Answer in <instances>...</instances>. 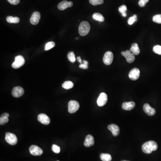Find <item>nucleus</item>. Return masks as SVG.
<instances>
[{
    "instance_id": "f257e3e1",
    "label": "nucleus",
    "mask_w": 161,
    "mask_h": 161,
    "mask_svg": "<svg viewBox=\"0 0 161 161\" xmlns=\"http://www.w3.org/2000/svg\"><path fill=\"white\" fill-rule=\"evenodd\" d=\"M157 148L158 145L153 140H150L145 143L143 145L142 149L144 153L146 154H150L153 151L156 150Z\"/></svg>"
},
{
    "instance_id": "f03ea898",
    "label": "nucleus",
    "mask_w": 161,
    "mask_h": 161,
    "mask_svg": "<svg viewBox=\"0 0 161 161\" xmlns=\"http://www.w3.org/2000/svg\"><path fill=\"white\" fill-rule=\"evenodd\" d=\"M90 26V24L87 21H83L80 23L79 26L78 31L80 36H84L89 33Z\"/></svg>"
},
{
    "instance_id": "7ed1b4c3",
    "label": "nucleus",
    "mask_w": 161,
    "mask_h": 161,
    "mask_svg": "<svg viewBox=\"0 0 161 161\" xmlns=\"http://www.w3.org/2000/svg\"><path fill=\"white\" fill-rule=\"evenodd\" d=\"M5 140L8 143L11 145H15L18 143V138L16 135L11 133L8 132L6 133Z\"/></svg>"
},
{
    "instance_id": "20e7f679",
    "label": "nucleus",
    "mask_w": 161,
    "mask_h": 161,
    "mask_svg": "<svg viewBox=\"0 0 161 161\" xmlns=\"http://www.w3.org/2000/svg\"><path fill=\"white\" fill-rule=\"evenodd\" d=\"M80 105L78 102L75 100H71L68 103V112L72 114L76 113L79 108Z\"/></svg>"
},
{
    "instance_id": "39448f33",
    "label": "nucleus",
    "mask_w": 161,
    "mask_h": 161,
    "mask_svg": "<svg viewBox=\"0 0 161 161\" xmlns=\"http://www.w3.org/2000/svg\"><path fill=\"white\" fill-rule=\"evenodd\" d=\"M25 59L22 56H16L14 62L12 64V67L14 68H19L24 66L25 64Z\"/></svg>"
},
{
    "instance_id": "423d86ee",
    "label": "nucleus",
    "mask_w": 161,
    "mask_h": 161,
    "mask_svg": "<svg viewBox=\"0 0 161 161\" xmlns=\"http://www.w3.org/2000/svg\"><path fill=\"white\" fill-rule=\"evenodd\" d=\"M113 59L114 55L113 53L110 51H108L104 54L103 58V61L105 65L109 66L113 63Z\"/></svg>"
},
{
    "instance_id": "0eeeda50",
    "label": "nucleus",
    "mask_w": 161,
    "mask_h": 161,
    "mask_svg": "<svg viewBox=\"0 0 161 161\" xmlns=\"http://www.w3.org/2000/svg\"><path fill=\"white\" fill-rule=\"evenodd\" d=\"M121 54L126 58L127 62L128 63H132L135 61V55L129 50H126L125 52H121Z\"/></svg>"
},
{
    "instance_id": "6e6552de",
    "label": "nucleus",
    "mask_w": 161,
    "mask_h": 161,
    "mask_svg": "<svg viewBox=\"0 0 161 161\" xmlns=\"http://www.w3.org/2000/svg\"><path fill=\"white\" fill-rule=\"evenodd\" d=\"M30 153L32 155L40 156L43 153V151L40 147L36 145H32L29 148Z\"/></svg>"
},
{
    "instance_id": "1a4fd4ad",
    "label": "nucleus",
    "mask_w": 161,
    "mask_h": 161,
    "mask_svg": "<svg viewBox=\"0 0 161 161\" xmlns=\"http://www.w3.org/2000/svg\"><path fill=\"white\" fill-rule=\"evenodd\" d=\"M108 101V95L105 93H101L99 95L97 99L98 105L99 107H103L104 106Z\"/></svg>"
},
{
    "instance_id": "9d476101",
    "label": "nucleus",
    "mask_w": 161,
    "mask_h": 161,
    "mask_svg": "<svg viewBox=\"0 0 161 161\" xmlns=\"http://www.w3.org/2000/svg\"><path fill=\"white\" fill-rule=\"evenodd\" d=\"M24 93V90L21 86H16L13 89L12 95L15 98L22 96Z\"/></svg>"
},
{
    "instance_id": "9b49d317",
    "label": "nucleus",
    "mask_w": 161,
    "mask_h": 161,
    "mask_svg": "<svg viewBox=\"0 0 161 161\" xmlns=\"http://www.w3.org/2000/svg\"><path fill=\"white\" fill-rule=\"evenodd\" d=\"M140 74V71L139 69L135 68L130 71L128 74V77L132 80H137L139 78Z\"/></svg>"
},
{
    "instance_id": "f8f14e48",
    "label": "nucleus",
    "mask_w": 161,
    "mask_h": 161,
    "mask_svg": "<svg viewBox=\"0 0 161 161\" xmlns=\"http://www.w3.org/2000/svg\"><path fill=\"white\" fill-rule=\"evenodd\" d=\"M38 120L40 123L44 125H48L50 123L49 117L45 114H40L38 116Z\"/></svg>"
},
{
    "instance_id": "ddd939ff",
    "label": "nucleus",
    "mask_w": 161,
    "mask_h": 161,
    "mask_svg": "<svg viewBox=\"0 0 161 161\" xmlns=\"http://www.w3.org/2000/svg\"><path fill=\"white\" fill-rule=\"evenodd\" d=\"M40 19V14L38 12L36 11L33 13L30 19V23L31 24L36 25L39 23Z\"/></svg>"
},
{
    "instance_id": "4468645a",
    "label": "nucleus",
    "mask_w": 161,
    "mask_h": 161,
    "mask_svg": "<svg viewBox=\"0 0 161 161\" xmlns=\"http://www.w3.org/2000/svg\"><path fill=\"white\" fill-rule=\"evenodd\" d=\"M143 110L145 113L149 116H153L156 113L155 109L152 108L148 103H145L144 105Z\"/></svg>"
},
{
    "instance_id": "2eb2a0df",
    "label": "nucleus",
    "mask_w": 161,
    "mask_h": 161,
    "mask_svg": "<svg viewBox=\"0 0 161 161\" xmlns=\"http://www.w3.org/2000/svg\"><path fill=\"white\" fill-rule=\"evenodd\" d=\"M108 129L111 131L113 135L115 137L118 136L120 134V129L119 127L115 124H111L108 126Z\"/></svg>"
},
{
    "instance_id": "dca6fc26",
    "label": "nucleus",
    "mask_w": 161,
    "mask_h": 161,
    "mask_svg": "<svg viewBox=\"0 0 161 161\" xmlns=\"http://www.w3.org/2000/svg\"><path fill=\"white\" fill-rule=\"evenodd\" d=\"M73 5L72 1H63L60 2L58 5V8L61 11H64L67 8L71 7Z\"/></svg>"
},
{
    "instance_id": "f3484780",
    "label": "nucleus",
    "mask_w": 161,
    "mask_h": 161,
    "mask_svg": "<svg viewBox=\"0 0 161 161\" xmlns=\"http://www.w3.org/2000/svg\"><path fill=\"white\" fill-rule=\"evenodd\" d=\"M95 144V139L91 135H88L85 137L84 145L86 147L93 146Z\"/></svg>"
},
{
    "instance_id": "a211bd4d",
    "label": "nucleus",
    "mask_w": 161,
    "mask_h": 161,
    "mask_svg": "<svg viewBox=\"0 0 161 161\" xmlns=\"http://www.w3.org/2000/svg\"><path fill=\"white\" fill-rule=\"evenodd\" d=\"M135 107V103L134 102H125L122 104V109L124 110H130L133 109Z\"/></svg>"
},
{
    "instance_id": "6ab92c4d",
    "label": "nucleus",
    "mask_w": 161,
    "mask_h": 161,
    "mask_svg": "<svg viewBox=\"0 0 161 161\" xmlns=\"http://www.w3.org/2000/svg\"><path fill=\"white\" fill-rule=\"evenodd\" d=\"M9 116V114L8 113H5L1 115V117H0V125H5L8 122V118Z\"/></svg>"
},
{
    "instance_id": "aec40b11",
    "label": "nucleus",
    "mask_w": 161,
    "mask_h": 161,
    "mask_svg": "<svg viewBox=\"0 0 161 161\" xmlns=\"http://www.w3.org/2000/svg\"><path fill=\"white\" fill-rule=\"evenodd\" d=\"M130 51L133 53L134 55H138L140 53V50L139 48L138 45L137 43H133L132 45Z\"/></svg>"
},
{
    "instance_id": "412c9836",
    "label": "nucleus",
    "mask_w": 161,
    "mask_h": 161,
    "mask_svg": "<svg viewBox=\"0 0 161 161\" xmlns=\"http://www.w3.org/2000/svg\"><path fill=\"white\" fill-rule=\"evenodd\" d=\"M6 21L8 23L10 24H18L19 22L20 19L17 17H13L12 16H7Z\"/></svg>"
},
{
    "instance_id": "4be33fe9",
    "label": "nucleus",
    "mask_w": 161,
    "mask_h": 161,
    "mask_svg": "<svg viewBox=\"0 0 161 161\" xmlns=\"http://www.w3.org/2000/svg\"><path fill=\"white\" fill-rule=\"evenodd\" d=\"M92 17H93V19L96 21L101 22H103L104 21V18L103 16L101 14L98 13L94 14Z\"/></svg>"
},
{
    "instance_id": "5701e85b",
    "label": "nucleus",
    "mask_w": 161,
    "mask_h": 161,
    "mask_svg": "<svg viewBox=\"0 0 161 161\" xmlns=\"http://www.w3.org/2000/svg\"><path fill=\"white\" fill-rule=\"evenodd\" d=\"M100 157L102 161H111L112 160V156L109 154H100Z\"/></svg>"
},
{
    "instance_id": "b1692460",
    "label": "nucleus",
    "mask_w": 161,
    "mask_h": 161,
    "mask_svg": "<svg viewBox=\"0 0 161 161\" xmlns=\"http://www.w3.org/2000/svg\"><path fill=\"white\" fill-rule=\"evenodd\" d=\"M73 85L74 84L71 81H66L62 84V87L64 89L68 90L72 88L73 87Z\"/></svg>"
},
{
    "instance_id": "393cba45",
    "label": "nucleus",
    "mask_w": 161,
    "mask_h": 161,
    "mask_svg": "<svg viewBox=\"0 0 161 161\" xmlns=\"http://www.w3.org/2000/svg\"><path fill=\"white\" fill-rule=\"evenodd\" d=\"M68 59L72 63L75 62L76 57L73 52H70L68 54Z\"/></svg>"
},
{
    "instance_id": "a878e982",
    "label": "nucleus",
    "mask_w": 161,
    "mask_h": 161,
    "mask_svg": "<svg viewBox=\"0 0 161 161\" xmlns=\"http://www.w3.org/2000/svg\"><path fill=\"white\" fill-rule=\"evenodd\" d=\"M89 2L93 6L101 5L104 2L103 0H89Z\"/></svg>"
},
{
    "instance_id": "bb28decb",
    "label": "nucleus",
    "mask_w": 161,
    "mask_h": 161,
    "mask_svg": "<svg viewBox=\"0 0 161 161\" xmlns=\"http://www.w3.org/2000/svg\"><path fill=\"white\" fill-rule=\"evenodd\" d=\"M55 46V43L54 42H49L47 43L45 45V50L48 51L49 50L51 49L52 48H54Z\"/></svg>"
},
{
    "instance_id": "cd10ccee",
    "label": "nucleus",
    "mask_w": 161,
    "mask_h": 161,
    "mask_svg": "<svg viewBox=\"0 0 161 161\" xmlns=\"http://www.w3.org/2000/svg\"><path fill=\"white\" fill-rule=\"evenodd\" d=\"M152 19L155 23L161 24V14H157V15H155L153 17Z\"/></svg>"
},
{
    "instance_id": "c85d7f7f",
    "label": "nucleus",
    "mask_w": 161,
    "mask_h": 161,
    "mask_svg": "<svg viewBox=\"0 0 161 161\" xmlns=\"http://www.w3.org/2000/svg\"><path fill=\"white\" fill-rule=\"evenodd\" d=\"M137 21V15L134 14L133 17H130L128 20V24L130 25L133 24L135 22Z\"/></svg>"
},
{
    "instance_id": "c756f323",
    "label": "nucleus",
    "mask_w": 161,
    "mask_h": 161,
    "mask_svg": "<svg viewBox=\"0 0 161 161\" xmlns=\"http://www.w3.org/2000/svg\"><path fill=\"white\" fill-rule=\"evenodd\" d=\"M153 51L155 53L161 55V46L156 45L153 48Z\"/></svg>"
},
{
    "instance_id": "7c9ffc66",
    "label": "nucleus",
    "mask_w": 161,
    "mask_h": 161,
    "mask_svg": "<svg viewBox=\"0 0 161 161\" xmlns=\"http://www.w3.org/2000/svg\"><path fill=\"white\" fill-rule=\"evenodd\" d=\"M52 149V150L56 154H59L61 151V149H60V147L56 145H53Z\"/></svg>"
},
{
    "instance_id": "2f4dec72",
    "label": "nucleus",
    "mask_w": 161,
    "mask_h": 161,
    "mask_svg": "<svg viewBox=\"0 0 161 161\" xmlns=\"http://www.w3.org/2000/svg\"><path fill=\"white\" fill-rule=\"evenodd\" d=\"M127 11V8L126 6L125 5H122L119 8V12L122 14L126 13V12Z\"/></svg>"
},
{
    "instance_id": "473e14b6",
    "label": "nucleus",
    "mask_w": 161,
    "mask_h": 161,
    "mask_svg": "<svg viewBox=\"0 0 161 161\" xmlns=\"http://www.w3.org/2000/svg\"><path fill=\"white\" fill-rule=\"evenodd\" d=\"M83 63L80 64L79 66L80 68H83V69H87L88 68V62L87 61H86L84 60L83 61Z\"/></svg>"
},
{
    "instance_id": "72a5a7b5",
    "label": "nucleus",
    "mask_w": 161,
    "mask_h": 161,
    "mask_svg": "<svg viewBox=\"0 0 161 161\" xmlns=\"http://www.w3.org/2000/svg\"><path fill=\"white\" fill-rule=\"evenodd\" d=\"M149 0H140L138 2L139 6L142 7L145 6L146 3L149 2Z\"/></svg>"
},
{
    "instance_id": "f704fd0d",
    "label": "nucleus",
    "mask_w": 161,
    "mask_h": 161,
    "mask_svg": "<svg viewBox=\"0 0 161 161\" xmlns=\"http://www.w3.org/2000/svg\"><path fill=\"white\" fill-rule=\"evenodd\" d=\"M9 3L12 5H17L20 2V0H7Z\"/></svg>"
},
{
    "instance_id": "c9c22d12",
    "label": "nucleus",
    "mask_w": 161,
    "mask_h": 161,
    "mask_svg": "<svg viewBox=\"0 0 161 161\" xmlns=\"http://www.w3.org/2000/svg\"><path fill=\"white\" fill-rule=\"evenodd\" d=\"M77 60H78V61L80 64H83V63H82V59H81L80 57V56L77 57Z\"/></svg>"
},
{
    "instance_id": "e433bc0d",
    "label": "nucleus",
    "mask_w": 161,
    "mask_h": 161,
    "mask_svg": "<svg viewBox=\"0 0 161 161\" xmlns=\"http://www.w3.org/2000/svg\"><path fill=\"white\" fill-rule=\"evenodd\" d=\"M122 16H123V17H125L127 16V14L126 13H125L122 14Z\"/></svg>"
},
{
    "instance_id": "4c0bfd02",
    "label": "nucleus",
    "mask_w": 161,
    "mask_h": 161,
    "mask_svg": "<svg viewBox=\"0 0 161 161\" xmlns=\"http://www.w3.org/2000/svg\"><path fill=\"white\" fill-rule=\"evenodd\" d=\"M126 161V160H122V161Z\"/></svg>"
},
{
    "instance_id": "58836bf2",
    "label": "nucleus",
    "mask_w": 161,
    "mask_h": 161,
    "mask_svg": "<svg viewBox=\"0 0 161 161\" xmlns=\"http://www.w3.org/2000/svg\"><path fill=\"white\" fill-rule=\"evenodd\" d=\"M76 39H77H77H78V38H76Z\"/></svg>"
},
{
    "instance_id": "ea45409f",
    "label": "nucleus",
    "mask_w": 161,
    "mask_h": 161,
    "mask_svg": "<svg viewBox=\"0 0 161 161\" xmlns=\"http://www.w3.org/2000/svg\"></svg>"
}]
</instances>
